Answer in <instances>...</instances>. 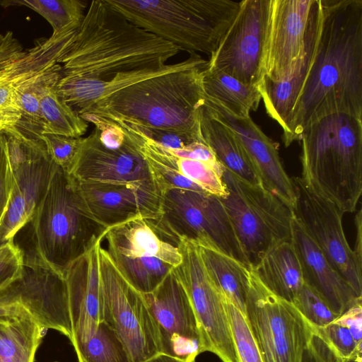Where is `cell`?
<instances>
[{
  "instance_id": "d4e9b609",
  "label": "cell",
  "mask_w": 362,
  "mask_h": 362,
  "mask_svg": "<svg viewBox=\"0 0 362 362\" xmlns=\"http://www.w3.org/2000/svg\"><path fill=\"white\" fill-rule=\"evenodd\" d=\"M321 17V1L314 0L303 54L293 62L285 76L276 81L263 78L259 87L267 114L280 125L283 133L315 57Z\"/></svg>"
},
{
  "instance_id": "60d3db41",
  "label": "cell",
  "mask_w": 362,
  "mask_h": 362,
  "mask_svg": "<svg viewBox=\"0 0 362 362\" xmlns=\"http://www.w3.org/2000/svg\"><path fill=\"white\" fill-rule=\"evenodd\" d=\"M14 184V177L10 166L6 135L0 131V221L1 220Z\"/></svg>"
},
{
  "instance_id": "bcb514c9",
  "label": "cell",
  "mask_w": 362,
  "mask_h": 362,
  "mask_svg": "<svg viewBox=\"0 0 362 362\" xmlns=\"http://www.w3.org/2000/svg\"><path fill=\"white\" fill-rule=\"evenodd\" d=\"M166 357H167L166 356L160 354L158 356H156V357L151 358V360H149L146 362H165Z\"/></svg>"
},
{
  "instance_id": "4dcf8cb0",
  "label": "cell",
  "mask_w": 362,
  "mask_h": 362,
  "mask_svg": "<svg viewBox=\"0 0 362 362\" xmlns=\"http://www.w3.org/2000/svg\"><path fill=\"white\" fill-rule=\"evenodd\" d=\"M203 87L206 96L240 117H249L262 100L259 86L245 83L207 64L203 71Z\"/></svg>"
},
{
  "instance_id": "4316f807",
  "label": "cell",
  "mask_w": 362,
  "mask_h": 362,
  "mask_svg": "<svg viewBox=\"0 0 362 362\" xmlns=\"http://www.w3.org/2000/svg\"><path fill=\"white\" fill-rule=\"evenodd\" d=\"M250 269L267 289L291 303L304 284L300 264L291 240L271 247Z\"/></svg>"
},
{
  "instance_id": "836d02e7",
  "label": "cell",
  "mask_w": 362,
  "mask_h": 362,
  "mask_svg": "<svg viewBox=\"0 0 362 362\" xmlns=\"http://www.w3.org/2000/svg\"><path fill=\"white\" fill-rule=\"evenodd\" d=\"M2 6H25L36 11L51 25L52 35L77 30L85 16L87 2L81 0H14Z\"/></svg>"
},
{
  "instance_id": "9c48e42d",
  "label": "cell",
  "mask_w": 362,
  "mask_h": 362,
  "mask_svg": "<svg viewBox=\"0 0 362 362\" xmlns=\"http://www.w3.org/2000/svg\"><path fill=\"white\" fill-rule=\"evenodd\" d=\"M103 321L116 332L131 362H146L161 354L159 332L143 293L117 269L106 250L99 249Z\"/></svg>"
},
{
  "instance_id": "7c38bea8",
  "label": "cell",
  "mask_w": 362,
  "mask_h": 362,
  "mask_svg": "<svg viewBox=\"0 0 362 362\" xmlns=\"http://www.w3.org/2000/svg\"><path fill=\"white\" fill-rule=\"evenodd\" d=\"M292 181L295 218L333 267L362 296V263L347 241L342 222L345 213L300 177H293Z\"/></svg>"
},
{
  "instance_id": "ee69618b",
  "label": "cell",
  "mask_w": 362,
  "mask_h": 362,
  "mask_svg": "<svg viewBox=\"0 0 362 362\" xmlns=\"http://www.w3.org/2000/svg\"><path fill=\"white\" fill-rule=\"evenodd\" d=\"M361 209H359L355 217V225L356 229V236L355 240L354 248L353 251L358 259L362 263V223H361Z\"/></svg>"
},
{
  "instance_id": "5bb4252c",
  "label": "cell",
  "mask_w": 362,
  "mask_h": 362,
  "mask_svg": "<svg viewBox=\"0 0 362 362\" xmlns=\"http://www.w3.org/2000/svg\"><path fill=\"white\" fill-rule=\"evenodd\" d=\"M270 0H243L207 66L260 87Z\"/></svg>"
},
{
  "instance_id": "ac0fdd59",
  "label": "cell",
  "mask_w": 362,
  "mask_h": 362,
  "mask_svg": "<svg viewBox=\"0 0 362 362\" xmlns=\"http://www.w3.org/2000/svg\"><path fill=\"white\" fill-rule=\"evenodd\" d=\"M125 136L117 147L103 145L95 129L82 137L69 175L77 181L132 185L158 193L146 161Z\"/></svg>"
},
{
  "instance_id": "d6a6232c",
  "label": "cell",
  "mask_w": 362,
  "mask_h": 362,
  "mask_svg": "<svg viewBox=\"0 0 362 362\" xmlns=\"http://www.w3.org/2000/svg\"><path fill=\"white\" fill-rule=\"evenodd\" d=\"M62 71L61 64H56L46 71L31 77L15 90L21 114V119L16 127L19 132L35 136H40L42 133L40 95L45 86L59 80Z\"/></svg>"
},
{
  "instance_id": "8d00e7d4",
  "label": "cell",
  "mask_w": 362,
  "mask_h": 362,
  "mask_svg": "<svg viewBox=\"0 0 362 362\" xmlns=\"http://www.w3.org/2000/svg\"><path fill=\"white\" fill-rule=\"evenodd\" d=\"M292 303L305 320L315 327H324L340 316L317 291L305 283Z\"/></svg>"
},
{
  "instance_id": "5b68a950",
  "label": "cell",
  "mask_w": 362,
  "mask_h": 362,
  "mask_svg": "<svg viewBox=\"0 0 362 362\" xmlns=\"http://www.w3.org/2000/svg\"><path fill=\"white\" fill-rule=\"evenodd\" d=\"M31 222L35 252L62 274L108 229L91 214L75 180L57 165Z\"/></svg>"
},
{
  "instance_id": "74e56055",
  "label": "cell",
  "mask_w": 362,
  "mask_h": 362,
  "mask_svg": "<svg viewBox=\"0 0 362 362\" xmlns=\"http://www.w3.org/2000/svg\"><path fill=\"white\" fill-rule=\"evenodd\" d=\"M40 137L44 141L52 160L68 173L78 151L82 136L74 138L41 133Z\"/></svg>"
},
{
  "instance_id": "83f0119b",
  "label": "cell",
  "mask_w": 362,
  "mask_h": 362,
  "mask_svg": "<svg viewBox=\"0 0 362 362\" xmlns=\"http://www.w3.org/2000/svg\"><path fill=\"white\" fill-rule=\"evenodd\" d=\"M200 127L205 142L225 169L247 183L261 185L252 163L235 134L212 116L204 105Z\"/></svg>"
},
{
  "instance_id": "2e32d148",
  "label": "cell",
  "mask_w": 362,
  "mask_h": 362,
  "mask_svg": "<svg viewBox=\"0 0 362 362\" xmlns=\"http://www.w3.org/2000/svg\"><path fill=\"white\" fill-rule=\"evenodd\" d=\"M76 30L52 35L28 49L11 31L0 34V131L16 128L21 119L15 90L31 77L57 64Z\"/></svg>"
},
{
  "instance_id": "e0dca14e",
  "label": "cell",
  "mask_w": 362,
  "mask_h": 362,
  "mask_svg": "<svg viewBox=\"0 0 362 362\" xmlns=\"http://www.w3.org/2000/svg\"><path fill=\"white\" fill-rule=\"evenodd\" d=\"M117 124L136 145L146 161L158 193L172 189L206 192L223 199L227 190L222 175L207 163L177 154L141 133L127 121L110 120Z\"/></svg>"
},
{
  "instance_id": "7402d4cb",
  "label": "cell",
  "mask_w": 362,
  "mask_h": 362,
  "mask_svg": "<svg viewBox=\"0 0 362 362\" xmlns=\"http://www.w3.org/2000/svg\"><path fill=\"white\" fill-rule=\"evenodd\" d=\"M75 182L91 214L107 228L136 218L154 219L161 214L162 196L156 192L127 184Z\"/></svg>"
},
{
  "instance_id": "8992f818",
  "label": "cell",
  "mask_w": 362,
  "mask_h": 362,
  "mask_svg": "<svg viewBox=\"0 0 362 362\" xmlns=\"http://www.w3.org/2000/svg\"><path fill=\"white\" fill-rule=\"evenodd\" d=\"M135 25L180 50L209 56L216 49L240 5L233 0H105Z\"/></svg>"
},
{
  "instance_id": "f546056e",
  "label": "cell",
  "mask_w": 362,
  "mask_h": 362,
  "mask_svg": "<svg viewBox=\"0 0 362 362\" xmlns=\"http://www.w3.org/2000/svg\"><path fill=\"white\" fill-rule=\"evenodd\" d=\"M46 331L26 308L0 316V362H34Z\"/></svg>"
},
{
  "instance_id": "e575fe53",
  "label": "cell",
  "mask_w": 362,
  "mask_h": 362,
  "mask_svg": "<svg viewBox=\"0 0 362 362\" xmlns=\"http://www.w3.org/2000/svg\"><path fill=\"white\" fill-rule=\"evenodd\" d=\"M72 345L78 362H131L122 341L104 321L93 334Z\"/></svg>"
},
{
  "instance_id": "7bdbcfd3",
  "label": "cell",
  "mask_w": 362,
  "mask_h": 362,
  "mask_svg": "<svg viewBox=\"0 0 362 362\" xmlns=\"http://www.w3.org/2000/svg\"><path fill=\"white\" fill-rule=\"evenodd\" d=\"M25 308L14 284L0 290V316L15 314Z\"/></svg>"
},
{
  "instance_id": "b9f144b4",
  "label": "cell",
  "mask_w": 362,
  "mask_h": 362,
  "mask_svg": "<svg viewBox=\"0 0 362 362\" xmlns=\"http://www.w3.org/2000/svg\"><path fill=\"white\" fill-rule=\"evenodd\" d=\"M337 320L349 328L357 342L362 343V300L354 303Z\"/></svg>"
},
{
  "instance_id": "ab89813d",
  "label": "cell",
  "mask_w": 362,
  "mask_h": 362,
  "mask_svg": "<svg viewBox=\"0 0 362 362\" xmlns=\"http://www.w3.org/2000/svg\"><path fill=\"white\" fill-rule=\"evenodd\" d=\"M131 123L133 124L135 127L147 138L167 148L180 149L192 142L201 141L185 133L148 128L132 122Z\"/></svg>"
},
{
  "instance_id": "484cf974",
  "label": "cell",
  "mask_w": 362,
  "mask_h": 362,
  "mask_svg": "<svg viewBox=\"0 0 362 362\" xmlns=\"http://www.w3.org/2000/svg\"><path fill=\"white\" fill-rule=\"evenodd\" d=\"M56 165L47 153L22 165L13 174V189L0 221V246L13 240L16 233L31 222L46 194Z\"/></svg>"
},
{
  "instance_id": "44dd1931",
  "label": "cell",
  "mask_w": 362,
  "mask_h": 362,
  "mask_svg": "<svg viewBox=\"0 0 362 362\" xmlns=\"http://www.w3.org/2000/svg\"><path fill=\"white\" fill-rule=\"evenodd\" d=\"M204 106L235 134L252 163L262 187L293 209L296 199L293 183L283 166L276 144L261 130L250 116H235L206 95Z\"/></svg>"
},
{
  "instance_id": "ffe728a7",
  "label": "cell",
  "mask_w": 362,
  "mask_h": 362,
  "mask_svg": "<svg viewBox=\"0 0 362 362\" xmlns=\"http://www.w3.org/2000/svg\"><path fill=\"white\" fill-rule=\"evenodd\" d=\"M313 3L314 0H270L263 78L280 80L303 54Z\"/></svg>"
},
{
  "instance_id": "d6986e66",
  "label": "cell",
  "mask_w": 362,
  "mask_h": 362,
  "mask_svg": "<svg viewBox=\"0 0 362 362\" xmlns=\"http://www.w3.org/2000/svg\"><path fill=\"white\" fill-rule=\"evenodd\" d=\"M14 284L22 305L42 327L57 330L71 339L68 292L63 274L48 266L34 250L25 253L22 276Z\"/></svg>"
},
{
  "instance_id": "7dc6e473",
  "label": "cell",
  "mask_w": 362,
  "mask_h": 362,
  "mask_svg": "<svg viewBox=\"0 0 362 362\" xmlns=\"http://www.w3.org/2000/svg\"><path fill=\"white\" fill-rule=\"evenodd\" d=\"M165 362H181V361L174 360V359L170 358L167 356Z\"/></svg>"
},
{
  "instance_id": "6da1fadb",
  "label": "cell",
  "mask_w": 362,
  "mask_h": 362,
  "mask_svg": "<svg viewBox=\"0 0 362 362\" xmlns=\"http://www.w3.org/2000/svg\"><path fill=\"white\" fill-rule=\"evenodd\" d=\"M315 57L291 111L286 146L331 114L362 119V0H320Z\"/></svg>"
},
{
  "instance_id": "f1b7e54d",
  "label": "cell",
  "mask_w": 362,
  "mask_h": 362,
  "mask_svg": "<svg viewBox=\"0 0 362 362\" xmlns=\"http://www.w3.org/2000/svg\"><path fill=\"white\" fill-rule=\"evenodd\" d=\"M196 244L212 281L224 296L245 315L250 267L211 245Z\"/></svg>"
},
{
  "instance_id": "277c9868",
  "label": "cell",
  "mask_w": 362,
  "mask_h": 362,
  "mask_svg": "<svg viewBox=\"0 0 362 362\" xmlns=\"http://www.w3.org/2000/svg\"><path fill=\"white\" fill-rule=\"evenodd\" d=\"M301 180L344 213H352L362 193V121L331 114L303 132Z\"/></svg>"
},
{
  "instance_id": "8fae6325",
  "label": "cell",
  "mask_w": 362,
  "mask_h": 362,
  "mask_svg": "<svg viewBox=\"0 0 362 362\" xmlns=\"http://www.w3.org/2000/svg\"><path fill=\"white\" fill-rule=\"evenodd\" d=\"M245 316L263 362H302L310 334L293 303L267 289L250 270Z\"/></svg>"
},
{
  "instance_id": "d590c367",
  "label": "cell",
  "mask_w": 362,
  "mask_h": 362,
  "mask_svg": "<svg viewBox=\"0 0 362 362\" xmlns=\"http://www.w3.org/2000/svg\"><path fill=\"white\" fill-rule=\"evenodd\" d=\"M225 304L239 362H263L246 316L226 297Z\"/></svg>"
},
{
  "instance_id": "3957f363",
  "label": "cell",
  "mask_w": 362,
  "mask_h": 362,
  "mask_svg": "<svg viewBox=\"0 0 362 362\" xmlns=\"http://www.w3.org/2000/svg\"><path fill=\"white\" fill-rule=\"evenodd\" d=\"M207 61L131 84L98 100L79 115L123 120L187 134L205 142L200 117L204 104L203 71Z\"/></svg>"
},
{
  "instance_id": "cb8c5ba5",
  "label": "cell",
  "mask_w": 362,
  "mask_h": 362,
  "mask_svg": "<svg viewBox=\"0 0 362 362\" xmlns=\"http://www.w3.org/2000/svg\"><path fill=\"white\" fill-rule=\"evenodd\" d=\"M291 242L298 256L303 281L317 291L339 315L362 300L308 236L295 218Z\"/></svg>"
},
{
  "instance_id": "ba28073f",
  "label": "cell",
  "mask_w": 362,
  "mask_h": 362,
  "mask_svg": "<svg viewBox=\"0 0 362 362\" xmlns=\"http://www.w3.org/2000/svg\"><path fill=\"white\" fill-rule=\"evenodd\" d=\"M222 180L227 196L221 201L250 268L275 245L291 238L293 209L261 185H251L228 170Z\"/></svg>"
},
{
  "instance_id": "1f68e13d",
  "label": "cell",
  "mask_w": 362,
  "mask_h": 362,
  "mask_svg": "<svg viewBox=\"0 0 362 362\" xmlns=\"http://www.w3.org/2000/svg\"><path fill=\"white\" fill-rule=\"evenodd\" d=\"M57 82L45 86L40 95L42 133L81 137L87 131L88 122L59 95L56 90Z\"/></svg>"
},
{
  "instance_id": "30bf717a",
  "label": "cell",
  "mask_w": 362,
  "mask_h": 362,
  "mask_svg": "<svg viewBox=\"0 0 362 362\" xmlns=\"http://www.w3.org/2000/svg\"><path fill=\"white\" fill-rule=\"evenodd\" d=\"M103 240L117 269L143 294L154 290L182 262L178 247L160 237L143 218L109 228Z\"/></svg>"
},
{
  "instance_id": "52a82bcc",
  "label": "cell",
  "mask_w": 362,
  "mask_h": 362,
  "mask_svg": "<svg viewBox=\"0 0 362 362\" xmlns=\"http://www.w3.org/2000/svg\"><path fill=\"white\" fill-rule=\"evenodd\" d=\"M164 240L213 245L250 267L221 198L206 192L172 189L162 195L161 214L146 219Z\"/></svg>"
},
{
  "instance_id": "4fadbf2b",
  "label": "cell",
  "mask_w": 362,
  "mask_h": 362,
  "mask_svg": "<svg viewBox=\"0 0 362 362\" xmlns=\"http://www.w3.org/2000/svg\"><path fill=\"white\" fill-rule=\"evenodd\" d=\"M182 262L173 270L192 303L204 338L206 351L221 362H239L235 351L225 296L209 275L197 245L180 240Z\"/></svg>"
},
{
  "instance_id": "7a4b0ae2",
  "label": "cell",
  "mask_w": 362,
  "mask_h": 362,
  "mask_svg": "<svg viewBox=\"0 0 362 362\" xmlns=\"http://www.w3.org/2000/svg\"><path fill=\"white\" fill-rule=\"evenodd\" d=\"M180 49L93 0L64 54L62 75L105 83L120 74L165 67Z\"/></svg>"
},
{
  "instance_id": "f35d334b",
  "label": "cell",
  "mask_w": 362,
  "mask_h": 362,
  "mask_svg": "<svg viewBox=\"0 0 362 362\" xmlns=\"http://www.w3.org/2000/svg\"><path fill=\"white\" fill-rule=\"evenodd\" d=\"M24 255L13 240L0 246V290L8 288L21 278Z\"/></svg>"
},
{
  "instance_id": "603a6c76",
  "label": "cell",
  "mask_w": 362,
  "mask_h": 362,
  "mask_svg": "<svg viewBox=\"0 0 362 362\" xmlns=\"http://www.w3.org/2000/svg\"><path fill=\"white\" fill-rule=\"evenodd\" d=\"M103 239L63 274L68 292L71 344L90 337L103 321L99 276V249Z\"/></svg>"
},
{
  "instance_id": "9a60e30c",
  "label": "cell",
  "mask_w": 362,
  "mask_h": 362,
  "mask_svg": "<svg viewBox=\"0 0 362 362\" xmlns=\"http://www.w3.org/2000/svg\"><path fill=\"white\" fill-rule=\"evenodd\" d=\"M156 324L161 354L195 362L206 351L199 324L188 294L174 270L151 292L143 294Z\"/></svg>"
},
{
  "instance_id": "f6af8a7d",
  "label": "cell",
  "mask_w": 362,
  "mask_h": 362,
  "mask_svg": "<svg viewBox=\"0 0 362 362\" xmlns=\"http://www.w3.org/2000/svg\"><path fill=\"white\" fill-rule=\"evenodd\" d=\"M302 362H317L310 351L307 348L303 357Z\"/></svg>"
}]
</instances>
